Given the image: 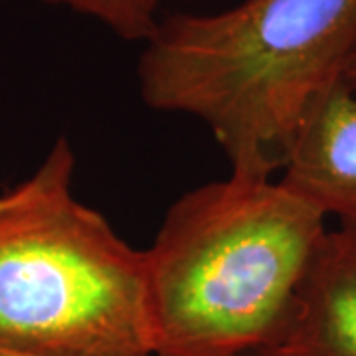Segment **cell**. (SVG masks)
<instances>
[{
	"label": "cell",
	"instance_id": "cell-8",
	"mask_svg": "<svg viewBox=\"0 0 356 356\" xmlns=\"http://www.w3.org/2000/svg\"><path fill=\"white\" fill-rule=\"evenodd\" d=\"M240 356H275L269 348H257V350H250V353H243Z\"/></svg>",
	"mask_w": 356,
	"mask_h": 356
},
{
	"label": "cell",
	"instance_id": "cell-6",
	"mask_svg": "<svg viewBox=\"0 0 356 356\" xmlns=\"http://www.w3.org/2000/svg\"><path fill=\"white\" fill-rule=\"evenodd\" d=\"M44 4L62 6L81 14L111 30L115 36L127 42L145 44L151 38L159 13L166 0H40Z\"/></svg>",
	"mask_w": 356,
	"mask_h": 356
},
{
	"label": "cell",
	"instance_id": "cell-9",
	"mask_svg": "<svg viewBox=\"0 0 356 356\" xmlns=\"http://www.w3.org/2000/svg\"><path fill=\"white\" fill-rule=\"evenodd\" d=\"M0 356H24V355H18V353H13V350H8V348H2V346H0Z\"/></svg>",
	"mask_w": 356,
	"mask_h": 356
},
{
	"label": "cell",
	"instance_id": "cell-5",
	"mask_svg": "<svg viewBox=\"0 0 356 356\" xmlns=\"http://www.w3.org/2000/svg\"><path fill=\"white\" fill-rule=\"evenodd\" d=\"M269 350L356 356V229L325 232Z\"/></svg>",
	"mask_w": 356,
	"mask_h": 356
},
{
	"label": "cell",
	"instance_id": "cell-2",
	"mask_svg": "<svg viewBox=\"0 0 356 356\" xmlns=\"http://www.w3.org/2000/svg\"><path fill=\"white\" fill-rule=\"evenodd\" d=\"M325 220L266 177L229 172L180 196L145 250L154 356L269 348Z\"/></svg>",
	"mask_w": 356,
	"mask_h": 356
},
{
	"label": "cell",
	"instance_id": "cell-1",
	"mask_svg": "<svg viewBox=\"0 0 356 356\" xmlns=\"http://www.w3.org/2000/svg\"><path fill=\"white\" fill-rule=\"evenodd\" d=\"M356 51V0H242L161 18L137 77L154 111L202 121L234 175L271 177L307 105Z\"/></svg>",
	"mask_w": 356,
	"mask_h": 356
},
{
	"label": "cell",
	"instance_id": "cell-7",
	"mask_svg": "<svg viewBox=\"0 0 356 356\" xmlns=\"http://www.w3.org/2000/svg\"><path fill=\"white\" fill-rule=\"evenodd\" d=\"M343 79L348 83V86H350V88L356 89V51H355V56L350 58L348 65H346V70H344Z\"/></svg>",
	"mask_w": 356,
	"mask_h": 356
},
{
	"label": "cell",
	"instance_id": "cell-4",
	"mask_svg": "<svg viewBox=\"0 0 356 356\" xmlns=\"http://www.w3.org/2000/svg\"><path fill=\"white\" fill-rule=\"evenodd\" d=\"M280 182L341 228L356 229V89L343 77L307 105Z\"/></svg>",
	"mask_w": 356,
	"mask_h": 356
},
{
	"label": "cell",
	"instance_id": "cell-3",
	"mask_svg": "<svg viewBox=\"0 0 356 356\" xmlns=\"http://www.w3.org/2000/svg\"><path fill=\"white\" fill-rule=\"evenodd\" d=\"M58 139L0 194V346L24 356H154L145 252L79 202Z\"/></svg>",
	"mask_w": 356,
	"mask_h": 356
}]
</instances>
